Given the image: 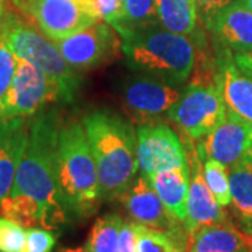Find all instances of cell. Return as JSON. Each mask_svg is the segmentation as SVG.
I'll list each match as a JSON object with an SVG mask.
<instances>
[{
  "mask_svg": "<svg viewBox=\"0 0 252 252\" xmlns=\"http://www.w3.org/2000/svg\"><path fill=\"white\" fill-rule=\"evenodd\" d=\"M61 118L56 109L38 111L30 122L28 143L9 195L32 199L41 209L42 227L54 230L67 221L59 198L56 154Z\"/></svg>",
  "mask_w": 252,
  "mask_h": 252,
  "instance_id": "obj_1",
  "label": "cell"
},
{
  "mask_svg": "<svg viewBox=\"0 0 252 252\" xmlns=\"http://www.w3.org/2000/svg\"><path fill=\"white\" fill-rule=\"evenodd\" d=\"M81 124L97 167L101 200L119 199L139 171L133 125L108 109L87 112Z\"/></svg>",
  "mask_w": 252,
  "mask_h": 252,
  "instance_id": "obj_2",
  "label": "cell"
},
{
  "mask_svg": "<svg viewBox=\"0 0 252 252\" xmlns=\"http://www.w3.org/2000/svg\"><path fill=\"white\" fill-rule=\"evenodd\" d=\"M56 178L59 198L67 216L86 219L97 212L102 202L97 167L84 126L79 121L61 124Z\"/></svg>",
  "mask_w": 252,
  "mask_h": 252,
  "instance_id": "obj_3",
  "label": "cell"
},
{
  "mask_svg": "<svg viewBox=\"0 0 252 252\" xmlns=\"http://www.w3.org/2000/svg\"><path fill=\"white\" fill-rule=\"evenodd\" d=\"M127 64L137 72L182 84L195 67V41L175 34L157 21L119 34Z\"/></svg>",
  "mask_w": 252,
  "mask_h": 252,
  "instance_id": "obj_4",
  "label": "cell"
},
{
  "mask_svg": "<svg viewBox=\"0 0 252 252\" xmlns=\"http://www.w3.org/2000/svg\"><path fill=\"white\" fill-rule=\"evenodd\" d=\"M0 34L16 58L32 63L58 83L61 101L72 102L79 90L80 77L74 72V67L66 62L52 39L14 13H10Z\"/></svg>",
  "mask_w": 252,
  "mask_h": 252,
  "instance_id": "obj_5",
  "label": "cell"
},
{
  "mask_svg": "<svg viewBox=\"0 0 252 252\" xmlns=\"http://www.w3.org/2000/svg\"><path fill=\"white\" fill-rule=\"evenodd\" d=\"M225 111L217 81L190 80L167 117L187 140H200L212 132Z\"/></svg>",
  "mask_w": 252,
  "mask_h": 252,
  "instance_id": "obj_6",
  "label": "cell"
},
{
  "mask_svg": "<svg viewBox=\"0 0 252 252\" xmlns=\"http://www.w3.org/2000/svg\"><path fill=\"white\" fill-rule=\"evenodd\" d=\"M54 101H61L58 83L32 63L17 58L13 80L0 97V121L35 115Z\"/></svg>",
  "mask_w": 252,
  "mask_h": 252,
  "instance_id": "obj_7",
  "label": "cell"
},
{
  "mask_svg": "<svg viewBox=\"0 0 252 252\" xmlns=\"http://www.w3.org/2000/svg\"><path fill=\"white\" fill-rule=\"evenodd\" d=\"M182 91L175 84L153 76H132L121 86L122 108L137 125L160 122L180 99Z\"/></svg>",
  "mask_w": 252,
  "mask_h": 252,
  "instance_id": "obj_8",
  "label": "cell"
},
{
  "mask_svg": "<svg viewBox=\"0 0 252 252\" xmlns=\"http://www.w3.org/2000/svg\"><path fill=\"white\" fill-rule=\"evenodd\" d=\"M137 161L140 175L149 178L160 171L188 165V157L175 130L160 121L139 126Z\"/></svg>",
  "mask_w": 252,
  "mask_h": 252,
  "instance_id": "obj_9",
  "label": "cell"
},
{
  "mask_svg": "<svg viewBox=\"0 0 252 252\" xmlns=\"http://www.w3.org/2000/svg\"><path fill=\"white\" fill-rule=\"evenodd\" d=\"M54 42L66 62L79 70L108 62L122 49V39L115 28L101 20L83 31Z\"/></svg>",
  "mask_w": 252,
  "mask_h": 252,
  "instance_id": "obj_10",
  "label": "cell"
},
{
  "mask_svg": "<svg viewBox=\"0 0 252 252\" xmlns=\"http://www.w3.org/2000/svg\"><path fill=\"white\" fill-rule=\"evenodd\" d=\"M251 133L252 124L225 107L217 125L195 147L202 160H216L231 168L244 160Z\"/></svg>",
  "mask_w": 252,
  "mask_h": 252,
  "instance_id": "obj_11",
  "label": "cell"
},
{
  "mask_svg": "<svg viewBox=\"0 0 252 252\" xmlns=\"http://www.w3.org/2000/svg\"><path fill=\"white\" fill-rule=\"evenodd\" d=\"M27 18L52 41L76 34L98 21L87 0H36Z\"/></svg>",
  "mask_w": 252,
  "mask_h": 252,
  "instance_id": "obj_12",
  "label": "cell"
},
{
  "mask_svg": "<svg viewBox=\"0 0 252 252\" xmlns=\"http://www.w3.org/2000/svg\"><path fill=\"white\" fill-rule=\"evenodd\" d=\"M119 200L125 206L130 219L139 224L171 234L190 235L184 221L175 219L167 210L160 196L143 175L132 182L125 193L121 195Z\"/></svg>",
  "mask_w": 252,
  "mask_h": 252,
  "instance_id": "obj_13",
  "label": "cell"
},
{
  "mask_svg": "<svg viewBox=\"0 0 252 252\" xmlns=\"http://www.w3.org/2000/svg\"><path fill=\"white\" fill-rule=\"evenodd\" d=\"M187 142L190 146V153L187 154L189 160V190L188 202H187L188 216L184 224L189 231V234L192 235L202 227L227 223L231 220L223 206L219 205V202L207 187L203 177L202 158L199 157L193 140H187Z\"/></svg>",
  "mask_w": 252,
  "mask_h": 252,
  "instance_id": "obj_14",
  "label": "cell"
},
{
  "mask_svg": "<svg viewBox=\"0 0 252 252\" xmlns=\"http://www.w3.org/2000/svg\"><path fill=\"white\" fill-rule=\"evenodd\" d=\"M216 77L225 107L252 124V79L237 66L234 55L225 46L217 55Z\"/></svg>",
  "mask_w": 252,
  "mask_h": 252,
  "instance_id": "obj_15",
  "label": "cell"
},
{
  "mask_svg": "<svg viewBox=\"0 0 252 252\" xmlns=\"http://www.w3.org/2000/svg\"><path fill=\"white\" fill-rule=\"evenodd\" d=\"M30 124L26 118L0 121V202L9 195L18 164L28 143Z\"/></svg>",
  "mask_w": 252,
  "mask_h": 252,
  "instance_id": "obj_16",
  "label": "cell"
},
{
  "mask_svg": "<svg viewBox=\"0 0 252 252\" xmlns=\"http://www.w3.org/2000/svg\"><path fill=\"white\" fill-rule=\"evenodd\" d=\"M206 28L225 48L238 54H252V11L243 3L231 1Z\"/></svg>",
  "mask_w": 252,
  "mask_h": 252,
  "instance_id": "obj_17",
  "label": "cell"
},
{
  "mask_svg": "<svg viewBox=\"0 0 252 252\" xmlns=\"http://www.w3.org/2000/svg\"><path fill=\"white\" fill-rule=\"evenodd\" d=\"M252 235L233 221L207 225L190 235L188 252H251Z\"/></svg>",
  "mask_w": 252,
  "mask_h": 252,
  "instance_id": "obj_18",
  "label": "cell"
},
{
  "mask_svg": "<svg viewBox=\"0 0 252 252\" xmlns=\"http://www.w3.org/2000/svg\"><path fill=\"white\" fill-rule=\"evenodd\" d=\"M149 182L160 196L164 206L175 219L185 221L188 216L189 167H178L150 175Z\"/></svg>",
  "mask_w": 252,
  "mask_h": 252,
  "instance_id": "obj_19",
  "label": "cell"
},
{
  "mask_svg": "<svg viewBox=\"0 0 252 252\" xmlns=\"http://www.w3.org/2000/svg\"><path fill=\"white\" fill-rule=\"evenodd\" d=\"M231 212L238 228L252 235V167L241 161L228 168Z\"/></svg>",
  "mask_w": 252,
  "mask_h": 252,
  "instance_id": "obj_20",
  "label": "cell"
},
{
  "mask_svg": "<svg viewBox=\"0 0 252 252\" xmlns=\"http://www.w3.org/2000/svg\"><path fill=\"white\" fill-rule=\"evenodd\" d=\"M157 20L162 27L181 35H193L198 26L195 0H156Z\"/></svg>",
  "mask_w": 252,
  "mask_h": 252,
  "instance_id": "obj_21",
  "label": "cell"
},
{
  "mask_svg": "<svg viewBox=\"0 0 252 252\" xmlns=\"http://www.w3.org/2000/svg\"><path fill=\"white\" fill-rule=\"evenodd\" d=\"M135 252H188L190 235H177L136 223Z\"/></svg>",
  "mask_w": 252,
  "mask_h": 252,
  "instance_id": "obj_22",
  "label": "cell"
},
{
  "mask_svg": "<svg viewBox=\"0 0 252 252\" xmlns=\"http://www.w3.org/2000/svg\"><path fill=\"white\" fill-rule=\"evenodd\" d=\"M122 223V217L117 213H108L97 219L91 227L84 250L87 252H118V240Z\"/></svg>",
  "mask_w": 252,
  "mask_h": 252,
  "instance_id": "obj_23",
  "label": "cell"
},
{
  "mask_svg": "<svg viewBox=\"0 0 252 252\" xmlns=\"http://www.w3.org/2000/svg\"><path fill=\"white\" fill-rule=\"evenodd\" d=\"M157 21L156 0H124V14L115 31L122 34L127 30L144 27Z\"/></svg>",
  "mask_w": 252,
  "mask_h": 252,
  "instance_id": "obj_24",
  "label": "cell"
},
{
  "mask_svg": "<svg viewBox=\"0 0 252 252\" xmlns=\"http://www.w3.org/2000/svg\"><path fill=\"white\" fill-rule=\"evenodd\" d=\"M203 177L219 205L223 207L230 206L231 193H230L228 167L216 160H206L203 167Z\"/></svg>",
  "mask_w": 252,
  "mask_h": 252,
  "instance_id": "obj_25",
  "label": "cell"
},
{
  "mask_svg": "<svg viewBox=\"0 0 252 252\" xmlns=\"http://www.w3.org/2000/svg\"><path fill=\"white\" fill-rule=\"evenodd\" d=\"M26 235V227L0 216V252H23Z\"/></svg>",
  "mask_w": 252,
  "mask_h": 252,
  "instance_id": "obj_26",
  "label": "cell"
},
{
  "mask_svg": "<svg viewBox=\"0 0 252 252\" xmlns=\"http://www.w3.org/2000/svg\"><path fill=\"white\" fill-rule=\"evenodd\" d=\"M87 3L98 20L118 27L124 14V0H87Z\"/></svg>",
  "mask_w": 252,
  "mask_h": 252,
  "instance_id": "obj_27",
  "label": "cell"
},
{
  "mask_svg": "<svg viewBox=\"0 0 252 252\" xmlns=\"http://www.w3.org/2000/svg\"><path fill=\"white\" fill-rule=\"evenodd\" d=\"M56 244V235L41 227H30L26 235L23 252H52Z\"/></svg>",
  "mask_w": 252,
  "mask_h": 252,
  "instance_id": "obj_28",
  "label": "cell"
},
{
  "mask_svg": "<svg viewBox=\"0 0 252 252\" xmlns=\"http://www.w3.org/2000/svg\"><path fill=\"white\" fill-rule=\"evenodd\" d=\"M16 63L17 58L10 51L9 45L0 34V97L7 91L10 83L13 80Z\"/></svg>",
  "mask_w": 252,
  "mask_h": 252,
  "instance_id": "obj_29",
  "label": "cell"
},
{
  "mask_svg": "<svg viewBox=\"0 0 252 252\" xmlns=\"http://www.w3.org/2000/svg\"><path fill=\"white\" fill-rule=\"evenodd\" d=\"M233 0H195L198 16L203 21L205 27L210 24V21L216 17L217 13L227 7Z\"/></svg>",
  "mask_w": 252,
  "mask_h": 252,
  "instance_id": "obj_30",
  "label": "cell"
},
{
  "mask_svg": "<svg viewBox=\"0 0 252 252\" xmlns=\"http://www.w3.org/2000/svg\"><path fill=\"white\" fill-rule=\"evenodd\" d=\"M136 245H137L136 221H124L119 231L118 252H135Z\"/></svg>",
  "mask_w": 252,
  "mask_h": 252,
  "instance_id": "obj_31",
  "label": "cell"
},
{
  "mask_svg": "<svg viewBox=\"0 0 252 252\" xmlns=\"http://www.w3.org/2000/svg\"><path fill=\"white\" fill-rule=\"evenodd\" d=\"M234 61L237 63V66L252 79V54H238V52H235Z\"/></svg>",
  "mask_w": 252,
  "mask_h": 252,
  "instance_id": "obj_32",
  "label": "cell"
},
{
  "mask_svg": "<svg viewBox=\"0 0 252 252\" xmlns=\"http://www.w3.org/2000/svg\"><path fill=\"white\" fill-rule=\"evenodd\" d=\"M13 3V6L21 13L24 14L26 17H28L30 14V10L32 9V6L36 3V0H10Z\"/></svg>",
  "mask_w": 252,
  "mask_h": 252,
  "instance_id": "obj_33",
  "label": "cell"
},
{
  "mask_svg": "<svg viewBox=\"0 0 252 252\" xmlns=\"http://www.w3.org/2000/svg\"><path fill=\"white\" fill-rule=\"evenodd\" d=\"M10 13L11 11L7 9V0H0V31H1V28L4 27Z\"/></svg>",
  "mask_w": 252,
  "mask_h": 252,
  "instance_id": "obj_34",
  "label": "cell"
},
{
  "mask_svg": "<svg viewBox=\"0 0 252 252\" xmlns=\"http://www.w3.org/2000/svg\"><path fill=\"white\" fill-rule=\"evenodd\" d=\"M243 161L248 162V164L252 167V133H251V139H250V144H248V149H247V153H245V157H244Z\"/></svg>",
  "mask_w": 252,
  "mask_h": 252,
  "instance_id": "obj_35",
  "label": "cell"
},
{
  "mask_svg": "<svg viewBox=\"0 0 252 252\" xmlns=\"http://www.w3.org/2000/svg\"><path fill=\"white\" fill-rule=\"evenodd\" d=\"M56 252H87L84 248H61Z\"/></svg>",
  "mask_w": 252,
  "mask_h": 252,
  "instance_id": "obj_36",
  "label": "cell"
},
{
  "mask_svg": "<svg viewBox=\"0 0 252 252\" xmlns=\"http://www.w3.org/2000/svg\"><path fill=\"white\" fill-rule=\"evenodd\" d=\"M240 3H243L244 6H247L252 11V0H238Z\"/></svg>",
  "mask_w": 252,
  "mask_h": 252,
  "instance_id": "obj_37",
  "label": "cell"
},
{
  "mask_svg": "<svg viewBox=\"0 0 252 252\" xmlns=\"http://www.w3.org/2000/svg\"><path fill=\"white\" fill-rule=\"evenodd\" d=\"M251 252H252V250H251Z\"/></svg>",
  "mask_w": 252,
  "mask_h": 252,
  "instance_id": "obj_38",
  "label": "cell"
}]
</instances>
